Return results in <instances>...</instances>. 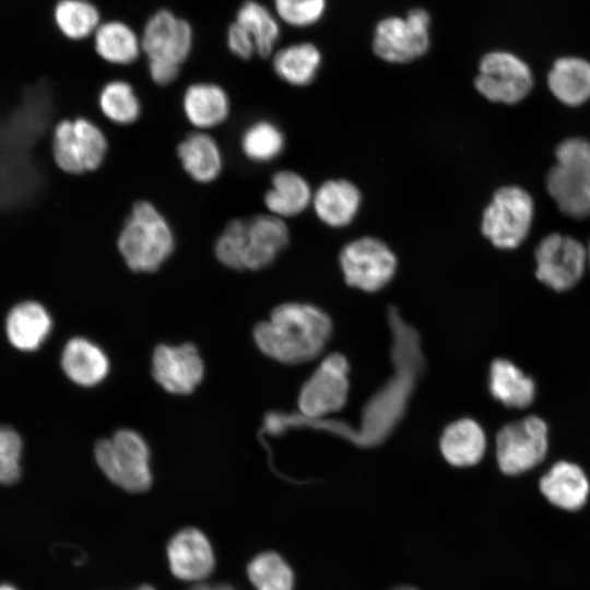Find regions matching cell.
Instances as JSON below:
<instances>
[{
	"label": "cell",
	"mask_w": 590,
	"mask_h": 590,
	"mask_svg": "<svg viewBox=\"0 0 590 590\" xmlns=\"http://www.w3.org/2000/svg\"><path fill=\"white\" fill-rule=\"evenodd\" d=\"M552 94L563 104L576 107L590 99V62L577 57L559 58L547 75Z\"/></svg>",
	"instance_id": "24"
},
{
	"label": "cell",
	"mask_w": 590,
	"mask_h": 590,
	"mask_svg": "<svg viewBox=\"0 0 590 590\" xmlns=\"http://www.w3.org/2000/svg\"><path fill=\"white\" fill-rule=\"evenodd\" d=\"M314 191L300 174L291 169L275 172L263 194L268 213L282 220L302 214L311 205Z\"/></svg>",
	"instance_id": "21"
},
{
	"label": "cell",
	"mask_w": 590,
	"mask_h": 590,
	"mask_svg": "<svg viewBox=\"0 0 590 590\" xmlns=\"http://www.w3.org/2000/svg\"><path fill=\"white\" fill-rule=\"evenodd\" d=\"M290 243V229L270 213L231 220L216 237L214 255L225 267L258 271L269 267Z\"/></svg>",
	"instance_id": "2"
},
{
	"label": "cell",
	"mask_w": 590,
	"mask_h": 590,
	"mask_svg": "<svg viewBox=\"0 0 590 590\" xmlns=\"http://www.w3.org/2000/svg\"><path fill=\"white\" fill-rule=\"evenodd\" d=\"M347 374L349 363L342 354L327 356L300 390L302 417L318 420L341 410L347 398Z\"/></svg>",
	"instance_id": "11"
},
{
	"label": "cell",
	"mask_w": 590,
	"mask_h": 590,
	"mask_svg": "<svg viewBox=\"0 0 590 590\" xmlns=\"http://www.w3.org/2000/svg\"><path fill=\"white\" fill-rule=\"evenodd\" d=\"M534 257L536 279L557 292L575 286L588 261L587 249L580 241L558 233L544 237L535 248Z\"/></svg>",
	"instance_id": "10"
},
{
	"label": "cell",
	"mask_w": 590,
	"mask_h": 590,
	"mask_svg": "<svg viewBox=\"0 0 590 590\" xmlns=\"http://www.w3.org/2000/svg\"><path fill=\"white\" fill-rule=\"evenodd\" d=\"M320 63L319 50L308 43L284 47L272 57L274 73L293 86L310 84L317 75Z\"/></svg>",
	"instance_id": "28"
},
{
	"label": "cell",
	"mask_w": 590,
	"mask_h": 590,
	"mask_svg": "<svg viewBox=\"0 0 590 590\" xmlns=\"http://www.w3.org/2000/svg\"><path fill=\"white\" fill-rule=\"evenodd\" d=\"M52 17L57 30L74 42L93 37L103 22L99 9L90 0H58Z\"/></svg>",
	"instance_id": "30"
},
{
	"label": "cell",
	"mask_w": 590,
	"mask_h": 590,
	"mask_svg": "<svg viewBox=\"0 0 590 590\" xmlns=\"http://www.w3.org/2000/svg\"><path fill=\"white\" fill-rule=\"evenodd\" d=\"M153 376L168 392L187 394L196 389L203 377V362L190 344L160 345L153 354Z\"/></svg>",
	"instance_id": "14"
},
{
	"label": "cell",
	"mask_w": 590,
	"mask_h": 590,
	"mask_svg": "<svg viewBox=\"0 0 590 590\" xmlns=\"http://www.w3.org/2000/svg\"><path fill=\"white\" fill-rule=\"evenodd\" d=\"M540 491L552 505L576 511L588 500L590 482L578 464L558 461L541 477Z\"/></svg>",
	"instance_id": "19"
},
{
	"label": "cell",
	"mask_w": 590,
	"mask_h": 590,
	"mask_svg": "<svg viewBox=\"0 0 590 590\" xmlns=\"http://www.w3.org/2000/svg\"><path fill=\"white\" fill-rule=\"evenodd\" d=\"M234 21L251 37L257 56L268 58L273 55L280 37V26L275 16L262 3L256 0L244 1L238 7Z\"/></svg>",
	"instance_id": "32"
},
{
	"label": "cell",
	"mask_w": 590,
	"mask_h": 590,
	"mask_svg": "<svg viewBox=\"0 0 590 590\" xmlns=\"http://www.w3.org/2000/svg\"><path fill=\"white\" fill-rule=\"evenodd\" d=\"M137 590H155V589L153 587H151V586H142Z\"/></svg>",
	"instance_id": "41"
},
{
	"label": "cell",
	"mask_w": 590,
	"mask_h": 590,
	"mask_svg": "<svg viewBox=\"0 0 590 590\" xmlns=\"http://www.w3.org/2000/svg\"><path fill=\"white\" fill-rule=\"evenodd\" d=\"M51 328V319L46 309L35 302L15 306L7 318V333L10 342L23 351L37 349Z\"/></svg>",
	"instance_id": "27"
},
{
	"label": "cell",
	"mask_w": 590,
	"mask_h": 590,
	"mask_svg": "<svg viewBox=\"0 0 590 590\" xmlns=\"http://www.w3.org/2000/svg\"><path fill=\"white\" fill-rule=\"evenodd\" d=\"M176 154L182 170L197 184L215 181L224 169V154L214 137L194 130L177 145Z\"/></svg>",
	"instance_id": "17"
},
{
	"label": "cell",
	"mask_w": 590,
	"mask_h": 590,
	"mask_svg": "<svg viewBox=\"0 0 590 590\" xmlns=\"http://www.w3.org/2000/svg\"><path fill=\"white\" fill-rule=\"evenodd\" d=\"M587 253H588V262L590 264V243H589V246L587 248Z\"/></svg>",
	"instance_id": "42"
},
{
	"label": "cell",
	"mask_w": 590,
	"mask_h": 590,
	"mask_svg": "<svg viewBox=\"0 0 590 590\" xmlns=\"http://www.w3.org/2000/svg\"><path fill=\"white\" fill-rule=\"evenodd\" d=\"M22 441L9 427L0 426V483H14L21 473L20 458Z\"/></svg>",
	"instance_id": "34"
},
{
	"label": "cell",
	"mask_w": 590,
	"mask_h": 590,
	"mask_svg": "<svg viewBox=\"0 0 590 590\" xmlns=\"http://www.w3.org/2000/svg\"><path fill=\"white\" fill-rule=\"evenodd\" d=\"M362 192L347 179H328L312 196L316 216L327 226L342 228L350 225L359 212Z\"/></svg>",
	"instance_id": "18"
},
{
	"label": "cell",
	"mask_w": 590,
	"mask_h": 590,
	"mask_svg": "<svg viewBox=\"0 0 590 590\" xmlns=\"http://www.w3.org/2000/svg\"><path fill=\"white\" fill-rule=\"evenodd\" d=\"M226 45L228 50L241 60H249L257 55L251 37L247 31L235 21L227 27Z\"/></svg>",
	"instance_id": "36"
},
{
	"label": "cell",
	"mask_w": 590,
	"mask_h": 590,
	"mask_svg": "<svg viewBox=\"0 0 590 590\" xmlns=\"http://www.w3.org/2000/svg\"><path fill=\"white\" fill-rule=\"evenodd\" d=\"M547 425L536 415L503 426L496 437L500 471L517 475L541 463L547 452Z\"/></svg>",
	"instance_id": "8"
},
{
	"label": "cell",
	"mask_w": 590,
	"mask_h": 590,
	"mask_svg": "<svg viewBox=\"0 0 590 590\" xmlns=\"http://www.w3.org/2000/svg\"><path fill=\"white\" fill-rule=\"evenodd\" d=\"M276 14L293 26L316 22L324 9V0H273Z\"/></svg>",
	"instance_id": "35"
},
{
	"label": "cell",
	"mask_w": 590,
	"mask_h": 590,
	"mask_svg": "<svg viewBox=\"0 0 590 590\" xmlns=\"http://www.w3.org/2000/svg\"><path fill=\"white\" fill-rule=\"evenodd\" d=\"M345 282L365 292H377L394 276L398 260L392 249L374 236H362L343 246L339 255Z\"/></svg>",
	"instance_id": "7"
},
{
	"label": "cell",
	"mask_w": 590,
	"mask_h": 590,
	"mask_svg": "<svg viewBox=\"0 0 590 590\" xmlns=\"http://www.w3.org/2000/svg\"><path fill=\"white\" fill-rule=\"evenodd\" d=\"M95 459L104 474L125 491L140 493L151 486L149 447L133 430L121 429L98 441Z\"/></svg>",
	"instance_id": "4"
},
{
	"label": "cell",
	"mask_w": 590,
	"mask_h": 590,
	"mask_svg": "<svg viewBox=\"0 0 590 590\" xmlns=\"http://www.w3.org/2000/svg\"><path fill=\"white\" fill-rule=\"evenodd\" d=\"M180 66L163 60H148V72L153 83L167 86L174 83L180 73Z\"/></svg>",
	"instance_id": "37"
},
{
	"label": "cell",
	"mask_w": 590,
	"mask_h": 590,
	"mask_svg": "<svg viewBox=\"0 0 590 590\" xmlns=\"http://www.w3.org/2000/svg\"><path fill=\"white\" fill-rule=\"evenodd\" d=\"M486 438L482 427L471 418L451 423L444 430L440 449L444 458L455 467H471L484 456Z\"/></svg>",
	"instance_id": "23"
},
{
	"label": "cell",
	"mask_w": 590,
	"mask_h": 590,
	"mask_svg": "<svg viewBox=\"0 0 590 590\" xmlns=\"http://www.w3.org/2000/svg\"><path fill=\"white\" fill-rule=\"evenodd\" d=\"M108 139L94 121L79 117L60 121L54 131L52 155L60 169L82 175L98 169L108 154Z\"/></svg>",
	"instance_id": "6"
},
{
	"label": "cell",
	"mask_w": 590,
	"mask_h": 590,
	"mask_svg": "<svg viewBox=\"0 0 590 590\" xmlns=\"http://www.w3.org/2000/svg\"><path fill=\"white\" fill-rule=\"evenodd\" d=\"M545 182L563 214L575 220L590 216L589 172L556 164L547 172Z\"/></svg>",
	"instance_id": "20"
},
{
	"label": "cell",
	"mask_w": 590,
	"mask_h": 590,
	"mask_svg": "<svg viewBox=\"0 0 590 590\" xmlns=\"http://www.w3.org/2000/svg\"><path fill=\"white\" fill-rule=\"evenodd\" d=\"M61 365L66 375L81 386H94L107 375L109 363L105 353L83 338L70 340L62 352Z\"/></svg>",
	"instance_id": "25"
},
{
	"label": "cell",
	"mask_w": 590,
	"mask_h": 590,
	"mask_svg": "<svg viewBox=\"0 0 590 590\" xmlns=\"http://www.w3.org/2000/svg\"><path fill=\"white\" fill-rule=\"evenodd\" d=\"M256 590H293L294 574L288 564L274 552L257 555L247 567Z\"/></svg>",
	"instance_id": "33"
},
{
	"label": "cell",
	"mask_w": 590,
	"mask_h": 590,
	"mask_svg": "<svg viewBox=\"0 0 590 590\" xmlns=\"http://www.w3.org/2000/svg\"><path fill=\"white\" fill-rule=\"evenodd\" d=\"M176 238L172 224L151 201L130 209L117 237V249L133 272H154L172 256Z\"/></svg>",
	"instance_id": "3"
},
{
	"label": "cell",
	"mask_w": 590,
	"mask_h": 590,
	"mask_svg": "<svg viewBox=\"0 0 590 590\" xmlns=\"http://www.w3.org/2000/svg\"><path fill=\"white\" fill-rule=\"evenodd\" d=\"M239 148L249 162L267 164L278 158L284 151L285 135L275 122L258 119L241 131Z\"/></svg>",
	"instance_id": "31"
},
{
	"label": "cell",
	"mask_w": 590,
	"mask_h": 590,
	"mask_svg": "<svg viewBox=\"0 0 590 590\" xmlns=\"http://www.w3.org/2000/svg\"><path fill=\"white\" fill-rule=\"evenodd\" d=\"M533 214L528 191L518 186L500 187L483 211L481 232L496 248L515 249L528 237Z\"/></svg>",
	"instance_id": "5"
},
{
	"label": "cell",
	"mask_w": 590,
	"mask_h": 590,
	"mask_svg": "<svg viewBox=\"0 0 590 590\" xmlns=\"http://www.w3.org/2000/svg\"><path fill=\"white\" fill-rule=\"evenodd\" d=\"M167 557L175 577L202 582L214 568V554L208 538L196 528L177 532L168 543Z\"/></svg>",
	"instance_id": "15"
},
{
	"label": "cell",
	"mask_w": 590,
	"mask_h": 590,
	"mask_svg": "<svg viewBox=\"0 0 590 590\" xmlns=\"http://www.w3.org/2000/svg\"><path fill=\"white\" fill-rule=\"evenodd\" d=\"M474 85L489 102L515 105L530 93L533 78L528 64L515 55L493 51L481 59Z\"/></svg>",
	"instance_id": "9"
},
{
	"label": "cell",
	"mask_w": 590,
	"mask_h": 590,
	"mask_svg": "<svg viewBox=\"0 0 590 590\" xmlns=\"http://www.w3.org/2000/svg\"><path fill=\"white\" fill-rule=\"evenodd\" d=\"M97 106L101 114L116 126H130L141 116V99L126 80L114 79L107 81L97 95Z\"/></svg>",
	"instance_id": "29"
},
{
	"label": "cell",
	"mask_w": 590,
	"mask_h": 590,
	"mask_svg": "<svg viewBox=\"0 0 590 590\" xmlns=\"http://www.w3.org/2000/svg\"><path fill=\"white\" fill-rule=\"evenodd\" d=\"M140 37L146 60H163L180 67L189 58L194 42L190 22L168 9L151 14Z\"/></svg>",
	"instance_id": "13"
},
{
	"label": "cell",
	"mask_w": 590,
	"mask_h": 590,
	"mask_svg": "<svg viewBox=\"0 0 590 590\" xmlns=\"http://www.w3.org/2000/svg\"><path fill=\"white\" fill-rule=\"evenodd\" d=\"M332 331L329 316L321 309L299 303L278 306L270 319L258 323L253 339L268 356L286 364L315 358Z\"/></svg>",
	"instance_id": "1"
},
{
	"label": "cell",
	"mask_w": 590,
	"mask_h": 590,
	"mask_svg": "<svg viewBox=\"0 0 590 590\" xmlns=\"http://www.w3.org/2000/svg\"><path fill=\"white\" fill-rule=\"evenodd\" d=\"M392 590H417V589H415L413 587H409V586H401V587H397V588H394Z\"/></svg>",
	"instance_id": "40"
},
{
	"label": "cell",
	"mask_w": 590,
	"mask_h": 590,
	"mask_svg": "<svg viewBox=\"0 0 590 590\" xmlns=\"http://www.w3.org/2000/svg\"><path fill=\"white\" fill-rule=\"evenodd\" d=\"M181 110L186 120L199 131L222 126L229 117L232 103L226 90L210 81L189 84L181 96Z\"/></svg>",
	"instance_id": "16"
},
{
	"label": "cell",
	"mask_w": 590,
	"mask_h": 590,
	"mask_svg": "<svg viewBox=\"0 0 590 590\" xmlns=\"http://www.w3.org/2000/svg\"><path fill=\"white\" fill-rule=\"evenodd\" d=\"M0 590H17L14 586L10 585V583H1L0 585Z\"/></svg>",
	"instance_id": "39"
},
{
	"label": "cell",
	"mask_w": 590,
	"mask_h": 590,
	"mask_svg": "<svg viewBox=\"0 0 590 590\" xmlns=\"http://www.w3.org/2000/svg\"><path fill=\"white\" fill-rule=\"evenodd\" d=\"M489 391L504 405L524 409L535 398V384L512 362L497 358L489 368Z\"/></svg>",
	"instance_id": "26"
},
{
	"label": "cell",
	"mask_w": 590,
	"mask_h": 590,
	"mask_svg": "<svg viewBox=\"0 0 590 590\" xmlns=\"http://www.w3.org/2000/svg\"><path fill=\"white\" fill-rule=\"evenodd\" d=\"M96 55L106 63L126 67L142 55L141 37L121 20L103 21L93 35Z\"/></svg>",
	"instance_id": "22"
},
{
	"label": "cell",
	"mask_w": 590,
	"mask_h": 590,
	"mask_svg": "<svg viewBox=\"0 0 590 590\" xmlns=\"http://www.w3.org/2000/svg\"><path fill=\"white\" fill-rule=\"evenodd\" d=\"M429 16L421 9L412 10L405 20L390 17L381 21L375 32V54L392 63H404L423 56L428 49Z\"/></svg>",
	"instance_id": "12"
},
{
	"label": "cell",
	"mask_w": 590,
	"mask_h": 590,
	"mask_svg": "<svg viewBox=\"0 0 590 590\" xmlns=\"http://www.w3.org/2000/svg\"><path fill=\"white\" fill-rule=\"evenodd\" d=\"M187 590H235L228 585H209L204 582H197Z\"/></svg>",
	"instance_id": "38"
}]
</instances>
